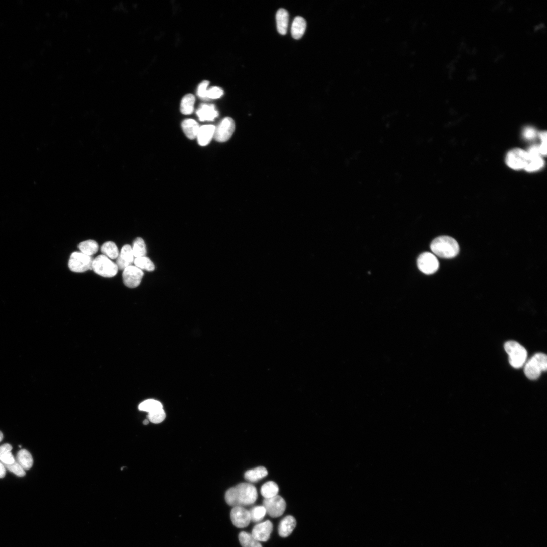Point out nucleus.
<instances>
[{"label": "nucleus", "mask_w": 547, "mask_h": 547, "mask_svg": "<svg viewBox=\"0 0 547 547\" xmlns=\"http://www.w3.org/2000/svg\"><path fill=\"white\" fill-rule=\"evenodd\" d=\"M258 497L256 488L251 483H241L228 490L225 494L226 503L233 507L251 506Z\"/></svg>", "instance_id": "f257e3e1"}, {"label": "nucleus", "mask_w": 547, "mask_h": 547, "mask_svg": "<svg viewBox=\"0 0 547 547\" xmlns=\"http://www.w3.org/2000/svg\"><path fill=\"white\" fill-rule=\"evenodd\" d=\"M431 250L436 256L444 259H451L456 257L459 252V246L456 241L448 236H441L432 242Z\"/></svg>", "instance_id": "f03ea898"}, {"label": "nucleus", "mask_w": 547, "mask_h": 547, "mask_svg": "<svg viewBox=\"0 0 547 547\" xmlns=\"http://www.w3.org/2000/svg\"><path fill=\"white\" fill-rule=\"evenodd\" d=\"M547 369V357L544 354L538 353L535 354L526 364L524 367V373L530 380H536L539 378L542 371Z\"/></svg>", "instance_id": "7ed1b4c3"}, {"label": "nucleus", "mask_w": 547, "mask_h": 547, "mask_svg": "<svg viewBox=\"0 0 547 547\" xmlns=\"http://www.w3.org/2000/svg\"><path fill=\"white\" fill-rule=\"evenodd\" d=\"M504 348L509 356L510 365L515 368L522 367L527 359L526 349L518 343L512 341L507 342Z\"/></svg>", "instance_id": "20e7f679"}, {"label": "nucleus", "mask_w": 547, "mask_h": 547, "mask_svg": "<svg viewBox=\"0 0 547 547\" xmlns=\"http://www.w3.org/2000/svg\"><path fill=\"white\" fill-rule=\"evenodd\" d=\"M92 269L96 274L106 278L114 277L118 271L116 264L104 255H99L94 260Z\"/></svg>", "instance_id": "39448f33"}, {"label": "nucleus", "mask_w": 547, "mask_h": 547, "mask_svg": "<svg viewBox=\"0 0 547 547\" xmlns=\"http://www.w3.org/2000/svg\"><path fill=\"white\" fill-rule=\"evenodd\" d=\"M93 259L82 253L74 252L69 258L68 267L75 273H83L92 269Z\"/></svg>", "instance_id": "423d86ee"}, {"label": "nucleus", "mask_w": 547, "mask_h": 547, "mask_svg": "<svg viewBox=\"0 0 547 547\" xmlns=\"http://www.w3.org/2000/svg\"><path fill=\"white\" fill-rule=\"evenodd\" d=\"M529 161V155L527 151L515 148L508 152L506 158V163L510 168L519 170L525 169Z\"/></svg>", "instance_id": "0eeeda50"}, {"label": "nucleus", "mask_w": 547, "mask_h": 547, "mask_svg": "<svg viewBox=\"0 0 547 547\" xmlns=\"http://www.w3.org/2000/svg\"><path fill=\"white\" fill-rule=\"evenodd\" d=\"M235 129L236 124L233 119L226 117L215 127L214 138L217 142H226L231 137Z\"/></svg>", "instance_id": "6e6552de"}, {"label": "nucleus", "mask_w": 547, "mask_h": 547, "mask_svg": "<svg viewBox=\"0 0 547 547\" xmlns=\"http://www.w3.org/2000/svg\"><path fill=\"white\" fill-rule=\"evenodd\" d=\"M417 263L419 270L427 275L435 273L439 267V263L436 257L429 252L422 254L418 259Z\"/></svg>", "instance_id": "1a4fd4ad"}, {"label": "nucleus", "mask_w": 547, "mask_h": 547, "mask_svg": "<svg viewBox=\"0 0 547 547\" xmlns=\"http://www.w3.org/2000/svg\"><path fill=\"white\" fill-rule=\"evenodd\" d=\"M267 514L272 518L282 516L285 512L286 504L284 499L277 495L273 498L265 499L263 501Z\"/></svg>", "instance_id": "9d476101"}, {"label": "nucleus", "mask_w": 547, "mask_h": 547, "mask_svg": "<svg viewBox=\"0 0 547 547\" xmlns=\"http://www.w3.org/2000/svg\"><path fill=\"white\" fill-rule=\"evenodd\" d=\"M143 275V272L139 268L133 266H129L123 270L124 284L129 288H136L141 283Z\"/></svg>", "instance_id": "9b49d317"}, {"label": "nucleus", "mask_w": 547, "mask_h": 547, "mask_svg": "<svg viewBox=\"0 0 547 547\" xmlns=\"http://www.w3.org/2000/svg\"><path fill=\"white\" fill-rule=\"evenodd\" d=\"M230 519L234 526L240 528L247 527L251 522L250 511L242 507H233Z\"/></svg>", "instance_id": "f8f14e48"}, {"label": "nucleus", "mask_w": 547, "mask_h": 547, "mask_svg": "<svg viewBox=\"0 0 547 547\" xmlns=\"http://www.w3.org/2000/svg\"><path fill=\"white\" fill-rule=\"evenodd\" d=\"M273 524L267 520L256 525L253 528L252 535L259 541H267L270 537L273 531Z\"/></svg>", "instance_id": "ddd939ff"}, {"label": "nucleus", "mask_w": 547, "mask_h": 547, "mask_svg": "<svg viewBox=\"0 0 547 547\" xmlns=\"http://www.w3.org/2000/svg\"><path fill=\"white\" fill-rule=\"evenodd\" d=\"M134 257L132 247L129 245L124 246L116 261L118 269L124 270L131 266L134 261Z\"/></svg>", "instance_id": "4468645a"}, {"label": "nucleus", "mask_w": 547, "mask_h": 547, "mask_svg": "<svg viewBox=\"0 0 547 547\" xmlns=\"http://www.w3.org/2000/svg\"><path fill=\"white\" fill-rule=\"evenodd\" d=\"M200 121H212L218 116V112L214 105L203 104L196 111Z\"/></svg>", "instance_id": "2eb2a0df"}, {"label": "nucleus", "mask_w": 547, "mask_h": 547, "mask_svg": "<svg viewBox=\"0 0 547 547\" xmlns=\"http://www.w3.org/2000/svg\"><path fill=\"white\" fill-rule=\"evenodd\" d=\"M215 126L206 125L200 127L197 136L198 144L201 146L207 145L214 137Z\"/></svg>", "instance_id": "dca6fc26"}, {"label": "nucleus", "mask_w": 547, "mask_h": 547, "mask_svg": "<svg viewBox=\"0 0 547 547\" xmlns=\"http://www.w3.org/2000/svg\"><path fill=\"white\" fill-rule=\"evenodd\" d=\"M296 525V520L293 516L285 517L281 520L279 525V534L282 537H288L292 533Z\"/></svg>", "instance_id": "f3484780"}, {"label": "nucleus", "mask_w": 547, "mask_h": 547, "mask_svg": "<svg viewBox=\"0 0 547 547\" xmlns=\"http://www.w3.org/2000/svg\"><path fill=\"white\" fill-rule=\"evenodd\" d=\"M277 27L278 33L285 35L287 34L288 23L289 14L288 12L283 9H279L276 14Z\"/></svg>", "instance_id": "a211bd4d"}, {"label": "nucleus", "mask_w": 547, "mask_h": 547, "mask_svg": "<svg viewBox=\"0 0 547 547\" xmlns=\"http://www.w3.org/2000/svg\"><path fill=\"white\" fill-rule=\"evenodd\" d=\"M182 127L186 136L189 139L193 140L197 138L200 127L196 121L189 119L183 121Z\"/></svg>", "instance_id": "6ab92c4d"}, {"label": "nucleus", "mask_w": 547, "mask_h": 547, "mask_svg": "<svg viewBox=\"0 0 547 547\" xmlns=\"http://www.w3.org/2000/svg\"><path fill=\"white\" fill-rule=\"evenodd\" d=\"M267 468L264 466H258L247 471L245 474L246 480L250 483H257L268 476Z\"/></svg>", "instance_id": "aec40b11"}, {"label": "nucleus", "mask_w": 547, "mask_h": 547, "mask_svg": "<svg viewBox=\"0 0 547 547\" xmlns=\"http://www.w3.org/2000/svg\"><path fill=\"white\" fill-rule=\"evenodd\" d=\"M306 28L305 20L301 17H296L292 23L291 27V35L292 37L299 40L304 35Z\"/></svg>", "instance_id": "412c9836"}, {"label": "nucleus", "mask_w": 547, "mask_h": 547, "mask_svg": "<svg viewBox=\"0 0 547 547\" xmlns=\"http://www.w3.org/2000/svg\"><path fill=\"white\" fill-rule=\"evenodd\" d=\"M17 460L24 470L27 471L30 470L33 464V457L26 449H23L18 452Z\"/></svg>", "instance_id": "4be33fe9"}, {"label": "nucleus", "mask_w": 547, "mask_h": 547, "mask_svg": "<svg viewBox=\"0 0 547 547\" xmlns=\"http://www.w3.org/2000/svg\"><path fill=\"white\" fill-rule=\"evenodd\" d=\"M195 98L192 94H189L185 95L182 99L180 110L184 115H190L192 114L194 109Z\"/></svg>", "instance_id": "5701e85b"}, {"label": "nucleus", "mask_w": 547, "mask_h": 547, "mask_svg": "<svg viewBox=\"0 0 547 547\" xmlns=\"http://www.w3.org/2000/svg\"><path fill=\"white\" fill-rule=\"evenodd\" d=\"M279 491L277 484L270 481L267 482L262 487L261 493L265 499H269L277 496Z\"/></svg>", "instance_id": "b1692460"}, {"label": "nucleus", "mask_w": 547, "mask_h": 547, "mask_svg": "<svg viewBox=\"0 0 547 547\" xmlns=\"http://www.w3.org/2000/svg\"><path fill=\"white\" fill-rule=\"evenodd\" d=\"M78 248L81 253L89 256H92L97 253L99 250L98 243L93 240H88L81 243Z\"/></svg>", "instance_id": "393cba45"}, {"label": "nucleus", "mask_w": 547, "mask_h": 547, "mask_svg": "<svg viewBox=\"0 0 547 547\" xmlns=\"http://www.w3.org/2000/svg\"><path fill=\"white\" fill-rule=\"evenodd\" d=\"M239 540L243 547H263L260 542L248 532L243 531L239 534Z\"/></svg>", "instance_id": "a878e982"}, {"label": "nucleus", "mask_w": 547, "mask_h": 547, "mask_svg": "<svg viewBox=\"0 0 547 547\" xmlns=\"http://www.w3.org/2000/svg\"><path fill=\"white\" fill-rule=\"evenodd\" d=\"M544 164L540 155H529V161L524 169L528 172H535L541 169Z\"/></svg>", "instance_id": "bb28decb"}, {"label": "nucleus", "mask_w": 547, "mask_h": 547, "mask_svg": "<svg viewBox=\"0 0 547 547\" xmlns=\"http://www.w3.org/2000/svg\"><path fill=\"white\" fill-rule=\"evenodd\" d=\"M101 252L108 258L114 260L117 259L119 252L116 245L112 242H108L101 247Z\"/></svg>", "instance_id": "cd10ccee"}, {"label": "nucleus", "mask_w": 547, "mask_h": 547, "mask_svg": "<svg viewBox=\"0 0 547 547\" xmlns=\"http://www.w3.org/2000/svg\"><path fill=\"white\" fill-rule=\"evenodd\" d=\"M163 408V406L162 403L154 400L145 401L139 406L140 411L146 412L148 413Z\"/></svg>", "instance_id": "c85d7f7f"}, {"label": "nucleus", "mask_w": 547, "mask_h": 547, "mask_svg": "<svg viewBox=\"0 0 547 547\" xmlns=\"http://www.w3.org/2000/svg\"><path fill=\"white\" fill-rule=\"evenodd\" d=\"M132 249L134 256L136 258L144 257L146 254V246L144 240L141 238L135 239Z\"/></svg>", "instance_id": "c756f323"}, {"label": "nucleus", "mask_w": 547, "mask_h": 547, "mask_svg": "<svg viewBox=\"0 0 547 547\" xmlns=\"http://www.w3.org/2000/svg\"><path fill=\"white\" fill-rule=\"evenodd\" d=\"M134 263L136 267L140 269L145 270L147 271H153L155 269V266L153 262L147 257H142L136 258Z\"/></svg>", "instance_id": "7c9ffc66"}, {"label": "nucleus", "mask_w": 547, "mask_h": 547, "mask_svg": "<svg viewBox=\"0 0 547 547\" xmlns=\"http://www.w3.org/2000/svg\"><path fill=\"white\" fill-rule=\"evenodd\" d=\"M251 521L258 523L262 521L266 516L267 512L263 506L253 507L250 510Z\"/></svg>", "instance_id": "2f4dec72"}, {"label": "nucleus", "mask_w": 547, "mask_h": 547, "mask_svg": "<svg viewBox=\"0 0 547 547\" xmlns=\"http://www.w3.org/2000/svg\"><path fill=\"white\" fill-rule=\"evenodd\" d=\"M147 417L150 422L154 424H160L165 420L166 414L163 408L148 413Z\"/></svg>", "instance_id": "473e14b6"}, {"label": "nucleus", "mask_w": 547, "mask_h": 547, "mask_svg": "<svg viewBox=\"0 0 547 547\" xmlns=\"http://www.w3.org/2000/svg\"><path fill=\"white\" fill-rule=\"evenodd\" d=\"M4 465L7 470L19 477H24L26 476V472L24 468L17 461H15L13 463L11 464H4Z\"/></svg>", "instance_id": "72a5a7b5"}, {"label": "nucleus", "mask_w": 547, "mask_h": 547, "mask_svg": "<svg viewBox=\"0 0 547 547\" xmlns=\"http://www.w3.org/2000/svg\"><path fill=\"white\" fill-rule=\"evenodd\" d=\"M223 90L220 87H212L208 90L206 100L219 99L223 95Z\"/></svg>", "instance_id": "f704fd0d"}, {"label": "nucleus", "mask_w": 547, "mask_h": 547, "mask_svg": "<svg viewBox=\"0 0 547 547\" xmlns=\"http://www.w3.org/2000/svg\"><path fill=\"white\" fill-rule=\"evenodd\" d=\"M209 85V82L208 81H204L199 84L197 89V94L198 96L200 98L206 100Z\"/></svg>", "instance_id": "c9c22d12"}, {"label": "nucleus", "mask_w": 547, "mask_h": 547, "mask_svg": "<svg viewBox=\"0 0 547 547\" xmlns=\"http://www.w3.org/2000/svg\"><path fill=\"white\" fill-rule=\"evenodd\" d=\"M539 135L541 141V144L539 146L540 153L545 155L546 154V132H542Z\"/></svg>", "instance_id": "e433bc0d"}, {"label": "nucleus", "mask_w": 547, "mask_h": 547, "mask_svg": "<svg viewBox=\"0 0 547 547\" xmlns=\"http://www.w3.org/2000/svg\"><path fill=\"white\" fill-rule=\"evenodd\" d=\"M536 130L532 127H526L523 131V137L527 140H532L536 136Z\"/></svg>", "instance_id": "4c0bfd02"}, {"label": "nucleus", "mask_w": 547, "mask_h": 547, "mask_svg": "<svg viewBox=\"0 0 547 547\" xmlns=\"http://www.w3.org/2000/svg\"><path fill=\"white\" fill-rule=\"evenodd\" d=\"M0 461L5 464H11L13 463L15 459L11 452H8L0 455Z\"/></svg>", "instance_id": "58836bf2"}, {"label": "nucleus", "mask_w": 547, "mask_h": 547, "mask_svg": "<svg viewBox=\"0 0 547 547\" xmlns=\"http://www.w3.org/2000/svg\"><path fill=\"white\" fill-rule=\"evenodd\" d=\"M12 449L13 447L11 444L8 443L4 444L0 446V455L8 452H11Z\"/></svg>", "instance_id": "ea45409f"}, {"label": "nucleus", "mask_w": 547, "mask_h": 547, "mask_svg": "<svg viewBox=\"0 0 547 547\" xmlns=\"http://www.w3.org/2000/svg\"><path fill=\"white\" fill-rule=\"evenodd\" d=\"M6 475V467L4 464L0 462V479L5 477Z\"/></svg>", "instance_id": "a19ab883"}, {"label": "nucleus", "mask_w": 547, "mask_h": 547, "mask_svg": "<svg viewBox=\"0 0 547 547\" xmlns=\"http://www.w3.org/2000/svg\"><path fill=\"white\" fill-rule=\"evenodd\" d=\"M4 439V434L2 431H0V442H1Z\"/></svg>", "instance_id": "79ce46f5"}, {"label": "nucleus", "mask_w": 547, "mask_h": 547, "mask_svg": "<svg viewBox=\"0 0 547 547\" xmlns=\"http://www.w3.org/2000/svg\"><path fill=\"white\" fill-rule=\"evenodd\" d=\"M149 421L148 420H147V419L144 420V421L143 422V424L144 425H148L149 424Z\"/></svg>", "instance_id": "37998d69"}, {"label": "nucleus", "mask_w": 547, "mask_h": 547, "mask_svg": "<svg viewBox=\"0 0 547 547\" xmlns=\"http://www.w3.org/2000/svg\"><path fill=\"white\" fill-rule=\"evenodd\" d=\"M19 447L21 448L22 447L21 445H19Z\"/></svg>", "instance_id": "c03bdc74"}]
</instances>
